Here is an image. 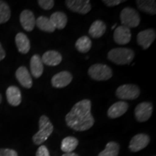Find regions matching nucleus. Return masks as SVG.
Here are the masks:
<instances>
[{
	"label": "nucleus",
	"mask_w": 156,
	"mask_h": 156,
	"mask_svg": "<svg viewBox=\"0 0 156 156\" xmlns=\"http://www.w3.org/2000/svg\"><path fill=\"white\" fill-rule=\"evenodd\" d=\"M65 122L67 126L77 132L88 130L95 124L94 117L91 114V101L84 99L74 105L66 115Z\"/></svg>",
	"instance_id": "obj_1"
},
{
	"label": "nucleus",
	"mask_w": 156,
	"mask_h": 156,
	"mask_svg": "<svg viewBox=\"0 0 156 156\" xmlns=\"http://www.w3.org/2000/svg\"><path fill=\"white\" fill-rule=\"evenodd\" d=\"M134 51L128 48H115L110 50L107 54L109 61L117 65L130 64L134 58Z\"/></svg>",
	"instance_id": "obj_2"
},
{
	"label": "nucleus",
	"mask_w": 156,
	"mask_h": 156,
	"mask_svg": "<svg viewBox=\"0 0 156 156\" xmlns=\"http://www.w3.org/2000/svg\"><path fill=\"white\" fill-rule=\"evenodd\" d=\"M39 130L33 136V141L36 145H40L49 137L54 131V126L46 115H42L39 119Z\"/></svg>",
	"instance_id": "obj_3"
},
{
	"label": "nucleus",
	"mask_w": 156,
	"mask_h": 156,
	"mask_svg": "<svg viewBox=\"0 0 156 156\" xmlns=\"http://www.w3.org/2000/svg\"><path fill=\"white\" fill-rule=\"evenodd\" d=\"M88 75L96 81H106L113 76L112 69L103 64H95L89 67Z\"/></svg>",
	"instance_id": "obj_4"
},
{
	"label": "nucleus",
	"mask_w": 156,
	"mask_h": 156,
	"mask_svg": "<svg viewBox=\"0 0 156 156\" xmlns=\"http://www.w3.org/2000/svg\"><path fill=\"white\" fill-rule=\"evenodd\" d=\"M122 25L129 28L137 27L140 23V15L136 9L132 7H124L120 13Z\"/></svg>",
	"instance_id": "obj_5"
},
{
	"label": "nucleus",
	"mask_w": 156,
	"mask_h": 156,
	"mask_svg": "<svg viewBox=\"0 0 156 156\" xmlns=\"http://www.w3.org/2000/svg\"><path fill=\"white\" fill-rule=\"evenodd\" d=\"M140 95V90L134 84H124L120 85L116 90V95L121 100H134Z\"/></svg>",
	"instance_id": "obj_6"
},
{
	"label": "nucleus",
	"mask_w": 156,
	"mask_h": 156,
	"mask_svg": "<svg viewBox=\"0 0 156 156\" xmlns=\"http://www.w3.org/2000/svg\"><path fill=\"white\" fill-rule=\"evenodd\" d=\"M153 106L151 102H142L134 109V116L139 122H145L151 118L153 114Z\"/></svg>",
	"instance_id": "obj_7"
},
{
	"label": "nucleus",
	"mask_w": 156,
	"mask_h": 156,
	"mask_svg": "<svg viewBox=\"0 0 156 156\" xmlns=\"http://www.w3.org/2000/svg\"><path fill=\"white\" fill-rule=\"evenodd\" d=\"M65 5L70 11L81 15H86L91 10L90 2L89 0H67Z\"/></svg>",
	"instance_id": "obj_8"
},
{
	"label": "nucleus",
	"mask_w": 156,
	"mask_h": 156,
	"mask_svg": "<svg viewBox=\"0 0 156 156\" xmlns=\"http://www.w3.org/2000/svg\"><path fill=\"white\" fill-rule=\"evenodd\" d=\"M156 33L154 29L149 28L140 32L136 36V41L144 50L147 49L155 41Z\"/></svg>",
	"instance_id": "obj_9"
},
{
	"label": "nucleus",
	"mask_w": 156,
	"mask_h": 156,
	"mask_svg": "<svg viewBox=\"0 0 156 156\" xmlns=\"http://www.w3.org/2000/svg\"><path fill=\"white\" fill-rule=\"evenodd\" d=\"M150 136L146 134H138L134 135L130 140L129 149L136 153L145 148L150 143Z\"/></svg>",
	"instance_id": "obj_10"
},
{
	"label": "nucleus",
	"mask_w": 156,
	"mask_h": 156,
	"mask_svg": "<svg viewBox=\"0 0 156 156\" xmlns=\"http://www.w3.org/2000/svg\"><path fill=\"white\" fill-rule=\"evenodd\" d=\"M73 75L68 71L60 72L51 78V85L56 88H63L69 85L73 81Z\"/></svg>",
	"instance_id": "obj_11"
},
{
	"label": "nucleus",
	"mask_w": 156,
	"mask_h": 156,
	"mask_svg": "<svg viewBox=\"0 0 156 156\" xmlns=\"http://www.w3.org/2000/svg\"><path fill=\"white\" fill-rule=\"evenodd\" d=\"M132 34L130 29L124 25H119L115 29L114 33V40L118 45H125L130 42Z\"/></svg>",
	"instance_id": "obj_12"
},
{
	"label": "nucleus",
	"mask_w": 156,
	"mask_h": 156,
	"mask_svg": "<svg viewBox=\"0 0 156 156\" xmlns=\"http://www.w3.org/2000/svg\"><path fill=\"white\" fill-rule=\"evenodd\" d=\"M20 23L23 28L27 32H30L36 26V17L32 11L25 9L20 15Z\"/></svg>",
	"instance_id": "obj_13"
},
{
	"label": "nucleus",
	"mask_w": 156,
	"mask_h": 156,
	"mask_svg": "<svg viewBox=\"0 0 156 156\" xmlns=\"http://www.w3.org/2000/svg\"><path fill=\"white\" fill-rule=\"evenodd\" d=\"M129 104L126 101H118L109 107L107 116L110 119H117L127 112Z\"/></svg>",
	"instance_id": "obj_14"
},
{
	"label": "nucleus",
	"mask_w": 156,
	"mask_h": 156,
	"mask_svg": "<svg viewBox=\"0 0 156 156\" xmlns=\"http://www.w3.org/2000/svg\"><path fill=\"white\" fill-rule=\"evenodd\" d=\"M15 77H16L17 81L23 87L25 88H30L33 86V80L30 74L28 72V69L24 66L20 67L16 70L15 73Z\"/></svg>",
	"instance_id": "obj_15"
},
{
	"label": "nucleus",
	"mask_w": 156,
	"mask_h": 156,
	"mask_svg": "<svg viewBox=\"0 0 156 156\" xmlns=\"http://www.w3.org/2000/svg\"><path fill=\"white\" fill-rule=\"evenodd\" d=\"M41 61L44 64L50 67H55L61 63L62 61V56L59 52L56 51H47L43 54Z\"/></svg>",
	"instance_id": "obj_16"
},
{
	"label": "nucleus",
	"mask_w": 156,
	"mask_h": 156,
	"mask_svg": "<svg viewBox=\"0 0 156 156\" xmlns=\"http://www.w3.org/2000/svg\"><path fill=\"white\" fill-rule=\"evenodd\" d=\"M7 102L12 106H19L22 101V95L20 90L16 86L12 85L9 86L6 90Z\"/></svg>",
	"instance_id": "obj_17"
},
{
	"label": "nucleus",
	"mask_w": 156,
	"mask_h": 156,
	"mask_svg": "<svg viewBox=\"0 0 156 156\" xmlns=\"http://www.w3.org/2000/svg\"><path fill=\"white\" fill-rule=\"evenodd\" d=\"M30 68L32 75L35 78H39L44 73V64L41 57L38 54H34L30 58Z\"/></svg>",
	"instance_id": "obj_18"
},
{
	"label": "nucleus",
	"mask_w": 156,
	"mask_h": 156,
	"mask_svg": "<svg viewBox=\"0 0 156 156\" xmlns=\"http://www.w3.org/2000/svg\"><path fill=\"white\" fill-rule=\"evenodd\" d=\"M15 44L20 53L26 54L30 49V42L28 36L23 33H18L15 36Z\"/></svg>",
	"instance_id": "obj_19"
},
{
	"label": "nucleus",
	"mask_w": 156,
	"mask_h": 156,
	"mask_svg": "<svg viewBox=\"0 0 156 156\" xmlns=\"http://www.w3.org/2000/svg\"><path fill=\"white\" fill-rule=\"evenodd\" d=\"M106 31V25L101 20L94 21L89 28L88 34L93 38H99L104 35Z\"/></svg>",
	"instance_id": "obj_20"
},
{
	"label": "nucleus",
	"mask_w": 156,
	"mask_h": 156,
	"mask_svg": "<svg viewBox=\"0 0 156 156\" xmlns=\"http://www.w3.org/2000/svg\"><path fill=\"white\" fill-rule=\"evenodd\" d=\"M49 20L56 29L62 30L65 28L67 23V15L62 12H55L50 16Z\"/></svg>",
	"instance_id": "obj_21"
},
{
	"label": "nucleus",
	"mask_w": 156,
	"mask_h": 156,
	"mask_svg": "<svg viewBox=\"0 0 156 156\" xmlns=\"http://www.w3.org/2000/svg\"><path fill=\"white\" fill-rule=\"evenodd\" d=\"M136 5L140 10L151 15L156 13V2L155 0H136Z\"/></svg>",
	"instance_id": "obj_22"
},
{
	"label": "nucleus",
	"mask_w": 156,
	"mask_h": 156,
	"mask_svg": "<svg viewBox=\"0 0 156 156\" xmlns=\"http://www.w3.org/2000/svg\"><path fill=\"white\" fill-rule=\"evenodd\" d=\"M79 141L75 136H69L64 138L61 143V150L64 153H73L78 146Z\"/></svg>",
	"instance_id": "obj_23"
},
{
	"label": "nucleus",
	"mask_w": 156,
	"mask_h": 156,
	"mask_svg": "<svg viewBox=\"0 0 156 156\" xmlns=\"http://www.w3.org/2000/svg\"><path fill=\"white\" fill-rule=\"evenodd\" d=\"M36 25L41 30L47 33H53L56 29L49 18L46 16H39L36 19Z\"/></svg>",
	"instance_id": "obj_24"
},
{
	"label": "nucleus",
	"mask_w": 156,
	"mask_h": 156,
	"mask_svg": "<svg viewBox=\"0 0 156 156\" xmlns=\"http://www.w3.org/2000/svg\"><path fill=\"white\" fill-rule=\"evenodd\" d=\"M92 47V41L87 36H81L75 43V48L80 53L85 54L88 52Z\"/></svg>",
	"instance_id": "obj_25"
},
{
	"label": "nucleus",
	"mask_w": 156,
	"mask_h": 156,
	"mask_svg": "<svg viewBox=\"0 0 156 156\" xmlns=\"http://www.w3.org/2000/svg\"><path fill=\"white\" fill-rule=\"evenodd\" d=\"M119 149V145L117 142H109L107 143L106 148L98 154V156H118Z\"/></svg>",
	"instance_id": "obj_26"
},
{
	"label": "nucleus",
	"mask_w": 156,
	"mask_h": 156,
	"mask_svg": "<svg viewBox=\"0 0 156 156\" xmlns=\"http://www.w3.org/2000/svg\"><path fill=\"white\" fill-rule=\"evenodd\" d=\"M10 17L11 10L8 4L0 0V24L7 23Z\"/></svg>",
	"instance_id": "obj_27"
},
{
	"label": "nucleus",
	"mask_w": 156,
	"mask_h": 156,
	"mask_svg": "<svg viewBox=\"0 0 156 156\" xmlns=\"http://www.w3.org/2000/svg\"><path fill=\"white\" fill-rule=\"evenodd\" d=\"M38 4L43 9L50 10L53 8L55 2L54 0H38Z\"/></svg>",
	"instance_id": "obj_28"
},
{
	"label": "nucleus",
	"mask_w": 156,
	"mask_h": 156,
	"mask_svg": "<svg viewBox=\"0 0 156 156\" xmlns=\"http://www.w3.org/2000/svg\"><path fill=\"white\" fill-rule=\"evenodd\" d=\"M0 156H18V155L14 150L0 148Z\"/></svg>",
	"instance_id": "obj_29"
},
{
	"label": "nucleus",
	"mask_w": 156,
	"mask_h": 156,
	"mask_svg": "<svg viewBox=\"0 0 156 156\" xmlns=\"http://www.w3.org/2000/svg\"><path fill=\"white\" fill-rule=\"evenodd\" d=\"M36 156H50L49 151L45 145H41L37 150Z\"/></svg>",
	"instance_id": "obj_30"
},
{
	"label": "nucleus",
	"mask_w": 156,
	"mask_h": 156,
	"mask_svg": "<svg viewBox=\"0 0 156 156\" xmlns=\"http://www.w3.org/2000/svg\"><path fill=\"white\" fill-rule=\"evenodd\" d=\"M102 2L108 7H114L124 2L123 0H103Z\"/></svg>",
	"instance_id": "obj_31"
},
{
	"label": "nucleus",
	"mask_w": 156,
	"mask_h": 156,
	"mask_svg": "<svg viewBox=\"0 0 156 156\" xmlns=\"http://www.w3.org/2000/svg\"><path fill=\"white\" fill-rule=\"evenodd\" d=\"M5 56H6V52L4 50L2 46L1 43H0V62H1L2 60H3L4 58H5Z\"/></svg>",
	"instance_id": "obj_32"
},
{
	"label": "nucleus",
	"mask_w": 156,
	"mask_h": 156,
	"mask_svg": "<svg viewBox=\"0 0 156 156\" xmlns=\"http://www.w3.org/2000/svg\"><path fill=\"white\" fill-rule=\"evenodd\" d=\"M62 156H79L77 153H64Z\"/></svg>",
	"instance_id": "obj_33"
},
{
	"label": "nucleus",
	"mask_w": 156,
	"mask_h": 156,
	"mask_svg": "<svg viewBox=\"0 0 156 156\" xmlns=\"http://www.w3.org/2000/svg\"><path fill=\"white\" fill-rule=\"evenodd\" d=\"M2 101V95L0 94V104H1Z\"/></svg>",
	"instance_id": "obj_34"
},
{
	"label": "nucleus",
	"mask_w": 156,
	"mask_h": 156,
	"mask_svg": "<svg viewBox=\"0 0 156 156\" xmlns=\"http://www.w3.org/2000/svg\"><path fill=\"white\" fill-rule=\"evenodd\" d=\"M116 24H115V25H114V26H112V29H114V28H115V27H116Z\"/></svg>",
	"instance_id": "obj_35"
}]
</instances>
